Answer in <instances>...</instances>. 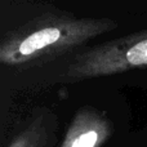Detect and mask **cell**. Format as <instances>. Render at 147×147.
Returning <instances> with one entry per match:
<instances>
[{
  "mask_svg": "<svg viewBox=\"0 0 147 147\" xmlns=\"http://www.w3.org/2000/svg\"><path fill=\"white\" fill-rule=\"evenodd\" d=\"M145 67H147V28L76 53L59 81L78 83Z\"/></svg>",
  "mask_w": 147,
  "mask_h": 147,
  "instance_id": "cell-2",
  "label": "cell"
},
{
  "mask_svg": "<svg viewBox=\"0 0 147 147\" xmlns=\"http://www.w3.org/2000/svg\"><path fill=\"white\" fill-rule=\"evenodd\" d=\"M117 27L107 17H76L66 12H47L4 34L0 65L27 69L62 57Z\"/></svg>",
  "mask_w": 147,
  "mask_h": 147,
  "instance_id": "cell-1",
  "label": "cell"
},
{
  "mask_svg": "<svg viewBox=\"0 0 147 147\" xmlns=\"http://www.w3.org/2000/svg\"><path fill=\"white\" fill-rule=\"evenodd\" d=\"M59 121L57 114L45 106H36L13 132L7 147H56Z\"/></svg>",
  "mask_w": 147,
  "mask_h": 147,
  "instance_id": "cell-4",
  "label": "cell"
},
{
  "mask_svg": "<svg viewBox=\"0 0 147 147\" xmlns=\"http://www.w3.org/2000/svg\"><path fill=\"white\" fill-rule=\"evenodd\" d=\"M114 132V124L105 111L81 106L70 120L59 147H103Z\"/></svg>",
  "mask_w": 147,
  "mask_h": 147,
  "instance_id": "cell-3",
  "label": "cell"
}]
</instances>
